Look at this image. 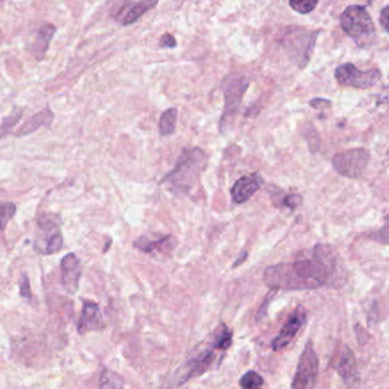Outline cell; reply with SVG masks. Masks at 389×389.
Instances as JSON below:
<instances>
[{
	"mask_svg": "<svg viewBox=\"0 0 389 389\" xmlns=\"http://www.w3.org/2000/svg\"><path fill=\"white\" fill-rule=\"evenodd\" d=\"M302 196L300 194H290L284 199V205L286 207H289L290 209H293V208H296V207L302 205Z\"/></svg>",
	"mask_w": 389,
	"mask_h": 389,
	"instance_id": "cell-31",
	"label": "cell"
},
{
	"mask_svg": "<svg viewBox=\"0 0 389 389\" xmlns=\"http://www.w3.org/2000/svg\"><path fill=\"white\" fill-rule=\"evenodd\" d=\"M263 184L261 178L257 173L245 175L235 182L231 189V196L235 205H242L251 199Z\"/></svg>",
	"mask_w": 389,
	"mask_h": 389,
	"instance_id": "cell-12",
	"label": "cell"
},
{
	"mask_svg": "<svg viewBox=\"0 0 389 389\" xmlns=\"http://www.w3.org/2000/svg\"><path fill=\"white\" fill-rule=\"evenodd\" d=\"M100 389H123V380L114 371L104 369L101 373Z\"/></svg>",
	"mask_w": 389,
	"mask_h": 389,
	"instance_id": "cell-21",
	"label": "cell"
},
{
	"mask_svg": "<svg viewBox=\"0 0 389 389\" xmlns=\"http://www.w3.org/2000/svg\"><path fill=\"white\" fill-rule=\"evenodd\" d=\"M264 379L256 371H248L240 379V386L242 389H263Z\"/></svg>",
	"mask_w": 389,
	"mask_h": 389,
	"instance_id": "cell-23",
	"label": "cell"
},
{
	"mask_svg": "<svg viewBox=\"0 0 389 389\" xmlns=\"http://www.w3.org/2000/svg\"><path fill=\"white\" fill-rule=\"evenodd\" d=\"M354 332H355V337H356L358 345H365L368 341H369V339H370V335L368 334L367 330H365L362 325H355V327H354Z\"/></svg>",
	"mask_w": 389,
	"mask_h": 389,
	"instance_id": "cell-29",
	"label": "cell"
},
{
	"mask_svg": "<svg viewBox=\"0 0 389 389\" xmlns=\"http://www.w3.org/2000/svg\"><path fill=\"white\" fill-rule=\"evenodd\" d=\"M103 318L98 305L92 300H85L80 321L78 325L79 334L85 335L89 331H98L101 329H103Z\"/></svg>",
	"mask_w": 389,
	"mask_h": 389,
	"instance_id": "cell-16",
	"label": "cell"
},
{
	"mask_svg": "<svg viewBox=\"0 0 389 389\" xmlns=\"http://www.w3.org/2000/svg\"><path fill=\"white\" fill-rule=\"evenodd\" d=\"M173 236L171 235H166V236H160L158 239H150L148 236H141L134 242V247L139 250L143 251L145 254H152L155 251H164L166 245L169 243Z\"/></svg>",
	"mask_w": 389,
	"mask_h": 389,
	"instance_id": "cell-19",
	"label": "cell"
},
{
	"mask_svg": "<svg viewBox=\"0 0 389 389\" xmlns=\"http://www.w3.org/2000/svg\"><path fill=\"white\" fill-rule=\"evenodd\" d=\"M380 24L389 33V6L385 7L381 10V13H380Z\"/></svg>",
	"mask_w": 389,
	"mask_h": 389,
	"instance_id": "cell-32",
	"label": "cell"
},
{
	"mask_svg": "<svg viewBox=\"0 0 389 389\" xmlns=\"http://www.w3.org/2000/svg\"><path fill=\"white\" fill-rule=\"evenodd\" d=\"M208 164V155L200 148H185L177 159L173 171L161 180L177 198L192 192Z\"/></svg>",
	"mask_w": 389,
	"mask_h": 389,
	"instance_id": "cell-2",
	"label": "cell"
},
{
	"mask_svg": "<svg viewBox=\"0 0 389 389\" xmlns=\"http://www.w3.org/2000/svg\"><path fill=\"white\" fill-rule=\"evenodd\" d=\"M232 341H233V334L230 328L223 325L222 328L219 329V331L216 334L215 340L212 344L219 352H226L231 347Z\"/></svg>",
	"mask_w": 389,
	"mask_h": 389,
	"instance_id": "cell-22",
	"label": "cell"
},
{
	"mask_svg": "<svg viewBox=\"0 0 389 389\" xmlns=\"http://www.w3.org/2000/svg\"><path fill=\"white\" fill-rule=\"evenodd\" d=\"M311 106L318 109V107H325V106L331 105V102L329 100H322V98H315V100L311 101Z\"/></svg>",
	"mask_w": 389,
	"mask_h": 389,
	"instance_id": "cell-33",
	"label": "cell"
},
{
	"mask_svg": "<svg viewBox=\"0 0 389 389\" xmlns=\"http://www.w3.org/2000/svg\"><path fill=\"white\" fill-rule=\"evenodd\" d=\"M37 225L38 232L35 235V250L45 256L61 250L63 247L61 217L53 212H47L39 217Z\"/></svg>",
	"mask_w": 389,
	"mask_h": 389,
	"instance_id": "cell-5",
	"label": "cell"
},
{
	"mask_svg": "<svg viewBox=\"0 0 389 389\" xmlns=\"http://www.w3.org/2000/svg\"><path fill=\"white\" fill-rule=\"evenodd\" d=\"M306 322V309L304 306H298L293 314L288 318L286 325H283L279 335L274 338L272 341V348L273 351L280 352L288 346L296 337L300 329L304 327Z\"/></svg>",
	"mask_w": 389,
	"mask_h": 389,
	"instance_id": "cell-11",
	"label": "cell"
},
{
	"mask_svg": "<svg viewBox=\"0 0 389 389\" xmlns=\"http://www.w3.org/2000/svg\"><path fill=\"white\" fill-rule=\"evenodd\" d=\"M341 28L360 47H369L376 39V26L367 8L352 5L340 17Z\"/></svg>",
	"mask_w": 389,
	"mask_h": 389,
	"instance_id": "cell-4",
	"label": "cell"
},
{
	"mask_svg": "<svg viewBox=\"0 0 389 389\" xmlns=\"http://www.w3.org/2000/svg\"><path fill=\"white\" fill-rule=\"evenodd\" d=\"M369 239L378 242L380 245H389V217H387L386 221H385V225L381 229L369 234Z\"/></svg>",
	"mask_w": 389,
	"mask_h": 389,
	"instance_id": "cell-25",
	"label": "cell"
},
{
	"mask_svg": "<svg viewBox=\"0 0 389 389\" xmlns=\"http://www.w3.org/2000/svg\"><path fill=\"white\" fill-rule=\"evenodd\" d=\"M19 293L26 300H31V297H33L29 277H26V274H22V277L19 279Z\"/></svg>",
	"mask_w": 389,
	"mask_h": 389,
	"instance_id": "cell-28",
	"label": "cell"
},
{
	"mask_svg": "<svg viewBox=\"0 0 389 389\" xmlns=\"http://www.w3.org/2000/svg\"><path fill=\"white\" fill-rule=\"evenodd\" d=\"M61 277L64 289L70 295L77 293L81 277V266L79 258L72 252L64 256L61 261Z\"/></svg>",
	"mask_w": 389,
	"mask_h": 389,
	"instance_id": "cell-13",
	"label": "cell"
},
{
	"mask_svg": "<svg viewBox=\"0 0 389 389\" xmlns=\"http://www.w3.org/2000/svg\"><path fill=\"white\" fill-rule=\"evenodd\" d=\"M247 258H248L247 251H245V252H242V254H240V257H239L238 259L235 261L234 264H233V268H235V267H238L240 266V265L243 264V263H245V261H247Z\"/></svg>",
	"mask_w": 389,
	"mask_h": 389,
	"instance_id": "cell-34",
	"label": "cell"
},
{
	"mask_svg": "<svg viewBox=\"0 0 389 389\" xmlns=\"http://www.w3.org/2000/svg\"><path fill=\"white\" fill-rule=\"evenodd\" d=\"M177 121H178V111L176 107L166 110L161 114L160 120H159L160 135L164 136V137L173 135L176 130Z\"/></svg>",
	"mask_w": 389,
	"mask_h": 389,
	"instance_id": "cell-20",
	"label": "cell"
},
{
	"mask_svg": "<svg viewBox=\"0 0 389 389\" xmlns=\"http://www.w3.org/2000/svg\"><path fill=\"white\" fill-rule=\"evenodd\" d=\"M158 5V1L155 0H141L125 3V6L121 7L119 13L116 14V19L121 26H130L141 19L144 14L148 13L152 8Z\"/></svg>",
	"mask_w": 389,
	"mask_h": 389,
	"instance_id": "cell-15",
	"label": "cell"
},
{
	"mask_svg": "<svg viewBox=\"0 0 389 389\" xmlns=\"http://www.w3.org/2000/svg\"><path fill=\"white\" fill-rule=\"evenodd\" d=\"M177 46L176 39L171 33H164L161 35L159 40V47L160 49H175Z\"/></svg>",
	"mask_w": 389,
	"mask_h": 389,
	"instance_id": "cell-30",
	"label": "cell"
},
{
	"mask_svg": "<svg viewBox=\"0 0 389 389\" xmlns=\"http://www.w3.org/2000/svg\"><path fill=\"white\" fill-rule=\"evenodd\" d=\"M290 6L293 7V10L300 14L311 13L316 6H318V1L316 0H302V1H290Z\"/></svg>",
	"mask_w": 389,
	"mask_h": 389,
	"instance_id": "cell-27",
	"label": "cell"
},
{
	"mask_svg": "<svg viewBox=\"0 0 389 389\" xmlns=\"http://www.w3.org/2000/svg\"><path fill=\"white\" fill-rule=\"evenodd\" d=\"M217 351L218 349H216L214 344H211L210 349L199 354L198 356L189 361L183 367V373L180 376V385L185 383L187 380L192 379V378L201 376L206 371H208L212 362L216 360V352Z\"/></svg>",
	"mask_w": 389,
	"mask_h": 389,
	"instance_id": "cell-14",
	"label": "cell"
},
{
	"mask_svg": "<svg viewBox=\"0 0 389 389\" xmlns=\"http://www.w3.org/2000/svg\"><path fill=\"white\" fill-rule=\"evenodd\" d=\"M318 377V354L313 347L312 341H309L300 355L291 389H313L315 386Z\"/></svg>",
	"mask_w": 389,
	"mask_h": 389,
	"instance_id": "cell-8",
	"label": "cell"
},
{
	"mask_svg": "<svg viewBox=\"0 0 389 389\" xmlns=\"http://www.w3.org/2000/svg\"><path fill=\"white\" fill-rule=\"evenodd\" d=\"M54 120V113L49 106H46L40 112L35 113V116H31L24 125L21 127L19 132L15 135L22 137V136L30 135L35 130H38L40 127H49L52 125Z\"/></svg>",
	"mask_w": 389,
	"mask_h": 389,
	"instance_id": "cell-17",
	"label": "cell"
},
{
	"mask_svg": "<svg viewBox=\"0 0 389 389\" xmlns=\"http://www.w3.org/2000/svg\"><path fill=\"white\" fill-rule=\"evenodd\" d=\"M22 107L15 106L13 111L10 112V116H3V121H1V135H3V137L6 136L7 132H10V129L15 127V125L19 123V119L22 118Z\"/></svg>",
	"mask_w": 389,
	"mask_h": 389,
	"instance_id": "cell-24",
	"label": "cell"
},
{
	"mask_svg": "<svg viewBox=\"0 0 389 389\" xmlns=\"http://www.w3.org/2000/svg\"><path fill=\"white\" fill-rule=\"evenodd\" d=\"M249 85L250 83L247 78L240 74H230L223 78L221 88L224 94L225 105L218 123L219 130L223 134L229 132L234 123Z\"/></svg>",
	"mask_w": 389,
	"mask_h": 389,
	"instance_id": "cell-3",
	"label": "cell"
},
{
	"mask_svg": "<svg viewBox=\"0 0 389 389\" xmlns=\"http://www.w3.org/2000/svg\"><path fill=\"white\" fill-rule=\"evenodd\" d=\"M347 280L344 263L335 248L318 245L300 254L293 263L267 267L264 282L275 290L318 289L322 286H341Z\"/></svg>",
	"mask_w": 389,
	"mask_h": 389,
	"instance_id": "cell-1",
	"label": "cell"
},
{
	"mask_svg": "<svg viewBox=\"0 0 389 389\" xmlns=\"http://www.w3.org/2000/svg\"><path fill=\"white\" fill-rule=\"evenodd\" d=\"M55 31H56V28L53 24L42 26L37 31V37H35V40L31 44L30 51L38 60H42L45 56L47 51H49V46L51 42H52Z\"/></svg>",
	"mask_w": 389,
	"mask_h": 389,
	"instance_id": "cell-18",
	"label": "cell"
},
{
	"mask_svg": "<svg viewBox=\"0 0 389 389\" xmlns=\"http://www.w3.org/2000/svg\"><path fill=\"white\" fill-rule=\"evenodd\" d=\"M1 229H6L7 223L13 218L17 214V206L13 202H5L3 201L1 205Z\"/></svg>",
	"mask_w": 389,
	"mask_h": 389,
	"instance_id": "cell-26",
	"label": "cell"
},
{
	"mask_svg": "<svg viewBox=\"0 0 389 389\" xmlns=\"http://www.w3.org/2000/svg\"><path fill=\"white\" fill-rule=\"evenodd\" d=\"M335 77L339 84L346 87L369 89L379 83L381 72L378 69L360 70L352 63H345L336 69Z\"/></svg>",
	"mask_w": 389,
	"mask_h": 389,
	"instance_id": "cell-9",
	"label": "cell"
},
{
	"mask_svg": "<svg viewBox=\"0 0 389 389\" xmlns=\"http://www.w3.org/2000/svg\"><path fill=\"white\" fill-rule=\"evenodd\" d=\"M370 161V153L365 148H349L339 152L332 159V166L341 176L358 178L362 176Z\"/></svg>",
	"mask_w": 389,
	"mask_h": 389,
	"instance_id": "cell-7",
	"label": "cell"
},
{
	"mask_svg": "<svg viewBox=\"0 0 389 389\" xmlns=\"http://www.w3.org/2000/svg\"><path fill=\"white\" fill-rule=\"evenodd\" d=\"M320 31H309L300 26L286 30L283 35V47L295 63L304 68L312 56L316 39Z\"/></svg>",
	"mask_w": 389,
	"mask_h": 389,
	"instance_id": "cell-6",
	"label": "cell"
},
{
	"mask_svg": "<svg viewBox=\"0 0 389 389\" xmlns=\"http://www.w3.org/2000/svg\"><path fill=\"white\" fill-rule=\"evenodd\" d=\"M334 367L348 388L357 389L360 385V374L357 370L356 357L347 345H341L336 355Z\"/></svg>",
	"mask_w": 389,
	"mask_h": 389,
	"instance_id": "cell-10",
	"label": "cell"
}]
</instances>
